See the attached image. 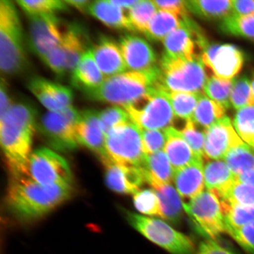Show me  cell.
Returning <instances> with one entry per match:
<instances>
[{
    "label": "cell",
    "instance_id": "4316f807",
    "mask_svg": "<svg viewBox=\"0 0 254 254\" xmlns=\"http://www.w3.org/2000/svg\"><path fill=\"white\" fill-rule=\"evenodd\" d=\"M88 11L108 27L117 30L134 31L124 9L114 5L110 1H92Z\"/></svg>",
    "mask_w": 254,
    "mask_h": 254
},
{
    "label": "cell",
    "instance_id": "83f0119b",
    "mask_svg": "<svg viewBox=\"0 0 254 254\" xmlns=\"http://www.w3.org/2000/svg\"><path fill=\"white\" fill-rule=\"evenodd\" d=\"M160 201L162 218L178 225L182 220L184 204L176 189L171 184L154 190Z\"/></svg>",
    "mask_w": 254,
    "mask_h": 254
},
{
    "label": "cell",
    "instance_id": "ac0fdd59",
    "mask_svg": "<svg viewBox=\"0 0 254 254\" xmlns=\"http://www.w3.org/2000/svg\"><path fill=\"white\" fill-rule=\"evenodd\" d=\"M28 89L49 111H59L72 106L70 88L41 77L32 78Z\"/></svg>",
    "mask_w": 254,
    "mask_h": 254
},
{
    "label": "cell",
    "instance_id": "1f68e13d",
    "mask_svg": "<svg viewBox=\"0 0 254 254\" xmlns=\"http://www.w3.org/2000/svg\"><path fill=\"white\" fill-rule=\"evenodd\" d=\"M224 159L233 173L239 176L254 169V148L244 142L232 148Z\"/></svg>",
    "mask_w": 254,
    "mask_h": 254
},
{
    "label": "cell",
    "instance_id": "d6986e66",
    "mask_svg": "<svg viewBox=\"0 0 254 254\" xmlns=\"http://www.w3.org/2000/svg\"><path fill=\"white\" fill-rule=\"evenodd\" d=\"M106 167L105 181L106 185L113 191L129 194L139 191L145 183L141 168L122 166L108 160L103 163Z\"/></svg>",
    "mask_w": 254,
    "mask_h": 254
},
{
    "label": "cell",
    "instance_id": "836d02e7",
    "mask_svg": "<svg viewBox=\"0 0 254 254\" xmlns=\"http://www.w3.org/2000/svg\"><path fill=\"white\" fill-rule=\"evenodd\" d=\"M202 93L166 91L175 116L186 121L192 120L193 113Z\"/></svg>",
    "mask_w": 254,
    "mask_h": 254
},
{
    "label": "cell",
    "instance_id": "e575fe53",
    "mask_svg": "<svg viewBox=\"0 0 254 254\" xmlns=\"http://www.w3.org/2000/svg\"><path fill=\"white\" fill-rule=\"evenodd\" d=\"M220 28L225 34L254 40V14L231 15L221 21Z\"/></svg>",
    "mask_w": 254,
    "mask_h": 254
},
{
    "label": "cell",
    "instance_id": "f5cc1de1",
    "mask_svg": "<svg viewBox=\"0 0 254 254\" xmlns=\"http://www.w3.org/2000/svg\"><path fill=\"white\" fill-rule=\"evenodd\" d=\"M110 2L117 7L122 9H128L134 7L137 4L139 0H131V1H121V0H110Z\"/></svg>",
    "mask_w": 254,
    "mask_h": 254
},
{
    "label": "cell",
    "instance_id": "8fae6325",
    "mask_svg": "<svg viewBox=\"0 0 254 254\" xmlns=\"http://www.w3.org/2000/svg\"><path fill=\"white\" fill-rule=\"evenodd\" d=\"M27 177L43 186H71L72 174L64 158L49 148L38 149L31 153Z\"/></svg>",
    "mask_w": 254,
    "mask_h": 254
},
{
    "label": "cell",
    "instance_id": "d590c367",
    "mask_svg": "<svg viewBox=\"0 0 254 254\" xmlns=\"http://www.w3.org/2000/svg\"><path fill=\"white\" fill-rule=\"evenodd\" d=\"M233 85V79L227 80L212 75L206 82L204 93L225 109H228L231 106L230 95Z\"/></svg>",
    "mask_w": 254,
    "mask_h": 254
},
{
    "label": "cell",
    "instance_id": "8992f818",
    "mask_svg": "<svg viewBox=\"0 0 254 254\" xmlns=\"http://www.w3.org/2000/svg\"><path fill=\"white\" fill-rule=\"evenodd\" d=\"M140 129L165 130L173 125L175 114L166 91L151 87L135 103L124 108Z\"/></svg>",
    "mask_w": 254,
    "mask_h": 254
},
{
    "label": "cell",
    "instance_id": "52a82bcc",
    "mask_svg": "<svg viewBox=\"0 0 254 254\" xmlns=\"http://www.w3.org/2000/svg\"><path fill=\"white\" fill-rule=\"evenodd\" d=\"M106 148L110 160L122 166L141 168L147 156L141 130L132 121L117 126L108 133Z\"/></svg>",
    "mask_w": 254,
    "mask_h": 254
},
{
    "label": "cell",
    "instance_id": "6da1fadb",
    "mask_svg": "<svg viewBox=\"0 0 254 254\" xmlns=\"http://www.w3.org/2000/svg\"><path fill=\"white\" fill-rule=\"evenodd\" d=\"M36 125V110L26 103L12 104L0 116V140L12 177L27 176Z\"/></svg>",
    "mask_w": 254,
    "mask_h": 254
},
{
    "label": "cell",
    "instance_id": "44dd1931",
    "mask_svg": "<svg viewBox=\"0 0 254 254\" xmlns=\"http://www.w3.org/2000/svg\"><path fill=\"white\" fill-rule=\"evenodd\" d=\"M198 158L186 167L174 171V181L177 190L184 198L192 199L204 189V161Z\"/></svg>",
    "mask_w": 254,
    "mask_h": 254
},
{
    "label": "cell",
    "instance_id": "ab89813d",
    "mask_svg": "<svg viewBox=\"0 0 254 254\" xmlns=\"http://www.w3.org/2000/svg\"><path fill=\"white\" fill-rule=\"evenodd\" d=\"M16 2L28 16L56 14L65 10L68 6L64 1L60 0H20Z\"/></svg>",
    "mask_w": 254,
    "mask_h": 254
},
{
    "label": "cell",
    "instance_id": "ee69618b",
    "mask_svg": "<svg viewBox=\"0 0 254 254\" xmlns=\"http://www.w3.org/2000/svg\"><path fill=\"white\" fill-rule=\"evenodd\" d=\"M99 118L106 136L117 126L131 121L127 111L117 106L101 111Z\"/></svg>",
    "mask_w": 254,
    "mask_h": 254
},
{
    "label": "cell",
    "instance_id": "f35d334b",
    "mask_svg": "<svg viewBox=\"0 0 254 254\" xmlns=\"http://www.w3.org/2000/svg\"><path fill=\"white\" fill-rule=\"evenodd\" d=\"M234 126L241 139L254 148V106L238 110Z\"/></svg>",
    "mask_w": 254,
    "mask_h": 254
},
{
    "label": "cell",
    "instance_id": "60d3db41",
    "mask_svg": "<svg viewBox=\"0 0 254 254\" xmlns=\"http://www.w3.org/2000/svg\"><path fill=\"white\" fill-rule=\"evenodd\" d=\"M220 198L235 204L254 206V186L237 180Z\"/></svg>",
    "mask_w": 254,
    "mask_h": 254
},
{
    "label": "cell",
    "instance_id": "ba28073f",
    "mask_svg": "<svg viewBox=\"0 0 254 254\" xmlns=\"http://www.w3.org/2000/svg\"><path fill=\"white\" fill-rule=\"evenodd\" d=\"M184 209L192 222L193 228L208 240H215L226 233L225 216L221 199L214 193L206 190L189 202Z\"/></svg>",
    "mask_w": 254,
    "mask_h": 254
},
{
    "label": "cell",
    "instance_id": "8d00e7d4",
    "mask_svg": "<svg viewBox=\"0 0 254 254\" xmlns=\"http://www.w3.org/2000/svg\"><path fill=\"white\" fill-rule=\"evenodd\" d=\"M157 7L153 1L139 0L137 4L129 9L128 17L133 30L144 33Z\"/></svg>",
    "mask_w": 254,
    "mask_h": 254
},
{
    "label": "cell",
    "instance_id": "ffe728a7",
    "mask_svg": "<svg viewBox=\"0 0 254 254\" xmlns=\"http://www.w3.org/2000/svg\"><path fill=\"white\" fill-rule=\"evenodd\" d=\"M91 49L95 62L106 78L126 70V64L120 46L112 39L102 37Z\"/></svg>",
    "mask_w": 254,
    "mask_h": 254
},
{
    "label": "cell",
    "instance_id": "9a60e30c",
    "mask_svg": "<svg viewBox=\"0 0 254 254\" xmlns=\"http://www.w3.org/2000/svg\"><path fill=\"white\" fill-rule=\"evenodd\" d=\"M119 46L127 68L144 73L151 80L155 77L159 64L154 50L147 41L134 35H126L120 39Z\"/></svg>",
    "mask_w": 254,
    "mask_h": 254
},
{
    "label": "cell",
    "instance_id": "b9f144b4",
    "mask_svg": "<svg viewBox=\"0 0 254 254\" xmlns=\"http://www.w3.org/2000/svg\"><path fill=\"white\" fill-rule=\"evenodd\" d=\"M134 204L141 213L162 218L160 201L154 190H144L136 192L134 194Z\"/></svg>",
    "mask_w": 254,
    "mask_h": 254
},
{
    "label": "cell",
    "instance_id": "4dcf8cb0",
    "mask_svg": "<svg viewBox=\"0 0 254 254\" xmlns=\"http://www.w3.org/2000/svg\"><path fill=\"white\" fill-rule=\"evenodd\" d=\"M225 116V108L203 93L196 105L192 120L206 130Z\"/></svg>",
    "mask_w": 254,
    "mask_h": 254
},
{
    "label": "cell",
    "instance_id": "bcb514c9",
    "mask_svg": "<svg viewBox=\"0 0 254 254\" xmlns=\"http://www.w3.org/2000/svg\"><path fill=\"white\" fill-rule=\"evenodd\" d=\"M246 251L248 254H254V220L227 233Z\"/></svg>",
    "mask_w": 254,
    "mask_h": 254
},
{
    "label": "cell",
    "instance_id": "d4e9b609",
    "mask_svg": "<svg viewBox=\"0 0 254 254\" xmlns=\"http://www.w3.org/2000/svg\"><path fill=\"white\" fill-rule=\"evenodd\" d=\"M164 131L167 135L164 150L174 171L188 166L198 158H204L193 153L179 130L171 127Z\"/></svg>",
    "mask_w": 254,
    "mask_h": 254
},
{
    "label": "cell",
    "instance_id": "4fadbf2b",
    "mask_svg": "<svg viewBox=\"0 0 254 254\" xmlns=\"http://www.w3.org/2000/svg\"><path fill=\"white\" fill-rule=\"evenodd\" d=\"M68 25L56 14L29 16L28 44L33 52L43 60L62 42Z\"/></svg>",
    "mask_w": 254,
    "mask_h": 254
},
{
    "label": "cell",
    "instance_id": "f1b7e54d",
    "mask_svg": "<svg viewBox=\"0 0 254 254\" xmlns=\"http://www.w3.org/2000/svg\"><path fill=\"white\" fill-rule=\"evenodd\" d=\"M189 11L199 18L209 20H224L233 15L232 1H186Z\"/></svg>",
    "mask_w": 254,
    "mask_h": 254
},
{
    "label": "cell",
    "instance_id": "3957f363",
    "mask_svg": "<svg viewBox=\"0 0 254 254\" xmlns=\"http://www.w3.org/2000/svg\"><path fill=\"white\" fill-rule=\"evenodd\" d=\"M27 66L23 27L14 2L0 1V67L8 75L20 74Z\"/></svg>",
    "mask_w": 254,
    "mask_h": 254
},
{
    "label": "cell",
    "instance_id": "f6af8a7d",
    "mask_svg": "<svg viewBox=\"0 0 254 254\" xmlns=\"http://www.w3.org/2000/svg\"><path fill=\"white\" fill-rule=\"evenodd\" d=\"M140 130L143 147L146 154L155 153L165 147L167 135L164 130Z\"/></svg>",
    "mask_w": 254,
    "mask_h": 254
},
{
    "label": "cell",
    "instance_id": "277c9868",
    "mask_svg": "<svg viewBox=\"0 0 254 254\" xmlns=\"http://www.w3.org/2000/svg\"><path fill=\"white\" fill-rule=\"evenodd\" d=\"M204 65L200 59L187 61L164 53L152 87L167 92L203 93L208 78Z\"/></svg>",
    "mask_w": 254,
    "mask_h": 254
},
{
    "label": "cell",
    "instance_id": "f907efd6",
    "mask_svg": "<svg viewBox=\"0 0 254 254\" xmlns=\"http://www.w3.org/2000/svg\"><path fill=\"white\" fill-rule=\"evenodd\" d=\"M7 90L5 81L1 79L0 87V116L4 114L12 104Z\"/></svg>",
    "mask_w": 254,
    "mask_h": 254
},
{
    "label": "cell",
    "instance_id": "681fc988",
    "mask_svg": "<svg viewBox=\"0 0 254 254\" xmlns=\"http://www.w3.org/2000/svg\"><path fill=\"white\" fill-rule=\"evenodd\" d=\"M233 15L246 16L254 14V0H233Z\"/></svg>",
    "mask_w": 254,
    "mask_h": 254
},
{
    "label": "cell",
    "instance_id": "9c48e42d",
    "mask_svg": "<svg viewBox=\"0 0 254 254\" xmlns=\"http://www.w3.org/2000/svg\"><path fill=\"white\" fill-rule=\"evenodd\" d=\"M129 224L143 236L172 254H191L195 246L190 238L156 218L128 213Z\"/></svg>",
    "mask_w": 254,
    "mask_h": 254
},
{
    "label": "cell",
    "instance_id": "db71d44e",
    "mask_svg": "<svg viewBox=\"0 0 254 254\" xmlns=\"http://www.w3.org/2000/svg\"><path fill=\"white\" fill-rule=\"evenodd\" d=\"M251 82H252V87L253 91V93L254 94V74L253 75L252 80L251 81Z\"/></svg>",
    "mask_w": 254,
    "mask_h": 254
},
{
    "label": "cell",
    "instance_id": "cb8c5ba5",
    "mask_svg": "<svg viewBox=\"0 0 254 254\" xmlns=\"http://www.w3.org/2000/svg\"><path fill=\"white\" fill-rule=\"evenodd\" d=\"M144 173L145 183L157 190L171 184L174 179V170L166 152L160 151L147 154L141 167Z\"/></svg>",
    "mask_w": 254,
    "mask_h": 254
},
{
    "label": "cell",
    "instance_id": "7402d4cb",
    "mask_svg": "<svg viewBox=\"0 0 254 254\" xmlns=\"http://www.w3.org/2000/svg\"><path fill=\"white\" fill-rule=\"evenodd\" d=\"M85 31L77 24H68L62 42L59 44L65 60L66 74L74 70L87 49Z\"/></svg>",
    "mask_w": 254,
    "mask_h": 254
},
{
    "label": "cell",
    "instance_id": "2e32d148",
    "mask_svg": "<svg viewBox=\"0 0 254 254\" xmlns=\"http://www.w3.org/2000/svg\"><path fill=\"white\" fill-rule=\"evenodd\" d=\"M205 160L224 158L232 148L244 143L232 125L230 119L227 116L205 130Z\"/></svg>",
    "mask_w": 254,
    "mask_h": 254
},
{
    "label": "cell",
    "instance_id": "816d5d0a",
    "mask_svg": "<svg viewBox=\"0 0 254 254\" xmlns=\"http://www.w3.org/2000/svg\"><path fill=\"white\" fill-rule=\"evenodd\" d=\"M64 1L68 5L71 6L81 12L88 11L89 6L92 2L88 0H65Z\"/></svg>",
    "mask_w": 254,
    "mask_h": 254
},
{
    "label": "cell",
    "instance_id": "d6a6232c",
    "mask_svg": "<svg viewBox=\"0 0 254 254\" xmlns=\"http://www.w3.org/2000/svg\"><path fill=\"white\" fill-rule=\"evenodd\" d=\"M226 233L254 220V206L243 205L222 200Z\"/></svg>",
    "mask_w": 254,
    "mask_h": 254
},
{
    "label": "cell",
    "instance_id": "f546056e",
    "mask_svg": "<svg viewBox=\"0 0 254 254\" xmlns=\"http://www.w3.org/2000/svg\"><path fill=\"white\" fill-rule=\"evenodd\" d=\"M182 24V19L171 12L159 10L152 18L144 34L152 41H163Z\"/></svg>",
    "mask_w": 254,
    "mask_h": 254
},
{
    "label": "cell",
    "instance_id": "7c38bea8",
    "mask_svg": "<svg viewBox=\"0 0 254 254\" xmlns=\"http://www.w3.org/2000/svg\"><path fill=\"white\" fill-rule=\"evenodd\" d=\"M163 41L164 54L187 61L201 60L202 54L209 44L201 28L190 17L182 19L180 27Z\"/></svg>",
    "mask_w": 254,
    "mask_h": 254
},
{
    "label": "cell",
    "instance_id": "484cf974",
    "mask_svg": "<svg viewBox=\"0 0 254 254\" xmlns=\"http://www.w3.org/2000/svg\"><path fill=\"white\" fill-rule=\"evenodd\" d=\"M204 176L208 190L219 198L237 181L236 175L225 161L220 160L207 162L204 166Z\"/></svg>",
    "mask_w": 254,
    "mask_h": 254
},
{
    "label": "cell",
    "instance_id": "7bdbcfd3",
    "mask_svg": "<svg viewBox=\"0 0 254 254\" xmlns=\"http://www.w3.org/2000/svg\"><path fill=\"white\" fill-rule=\"evenodd\" d=\"M180 132L192 149L193 153L196 156L205 159V132L198 129L197 127H196V124L192 120L186 121V125Z\"/></svg>",
    "mask_w": 254,
    "mask_h": 254
},
{
    "label": "cell",
    "instance_id": "7a4b0ae2",
    "mask_svg": "<svg viewBox=\"0 0 254 254\" xmlns=\"http://www.w3.org/2000/svg\"><path fill=\"white\" fill-rule=\"evenodd\" d=\"M71 190V186L41 185L27 176L12 177L7 204L9 211L19 220L34 221L68 199Z\"/></svg>",
    "mask_w": 254,
    "mask_h": 254
},
{
    "label": "cell",
    "instance_id": "5bb4252c",
    "mask_svg": "<svg viewBox=\"0 0 254 254\" xmlns=\"http://www.w3.org/2000/svg\"><path fill=\"white\" fill-rule=\"evenodd\" d=\"M203 64L210 69L214 76L231 80L242 69L244 54L230 44H209L201 55Z\"/></svg>",
    "mask_w": 254,
    "mask_h": 254
},
{
    "label": "cell",
    "instance_id": "7dc6e473",
    "mask_svg": "<svg viewBox=\"0 0 254 254\" xmlns=\"http://www.w3.org/2000/svg\"><path fill=\"white\" fill-rule=\"evenodd\" d=\"M160 10L171 12L182 18L189 17V9L186 1L174 0V1H153Z\"/></svg>",
    "mask_w": 254,
    "mask_h": 254
},
{
    "label": "cell",
    "instance_id": "5b68a950",
    "mask_svg": "<svg viewBox=\"0 0 254 254\" xmlns=\"http://www.w3.org/2000/svg\"><path fill=\"white\" fill-rule=\"evenodd\" d=\"M151 84L147 74L132 71L106 78L100 86L84 94L88 99L125 108L147 94Z\"/></svg>",
    "mask_w": 254,
    "mask_h": 254
},
{
    "label": "cell",
    "instance_id": "74e56055",
    "mask_svg": "<svg viewBox=\"0 0 254 254\" xmlns=\"http://www.w3.org/2000/svg\"><path fill=\"white\" fill-rule=\"evenodd\" d=\"M230 103L231 106L237 110L254 106V94L252 82L246 76L233 79Z\"/></svg>",
    "mask_w": 254,
    "mask_h": 254
},
{
    "label": "cell",
    "instance_id": "e0dca14e",
    "mask_svg": "<svg viewBox=\"0 0 254 254\" xmlns=\"http://www.w3.org/2000/svg\"><path fill=\"white\" fill-rule=\"evenodd\" d=\"M79 144L85 146L100 157L104 163L109 160L106 148V135L99 118V112L87 110L79 112L75 125Z\"/></svg>",
    "mask_w": 254,
    "mask_h": 254
},
{
    "label": "cell",
    "instance_id": "c3c4849f",
    "mask_svg": "<svg viewBox=\"0 0 254 254\" xmlns=\"http://www.w3.org/2000/svg\"><path fill=\"white\" fill-rule=\"evenodd\" d=\"M193 254H237L230 248L219 244L215 240H208L200 244L198 249Z\"/></svg>",
    "mask_w": 254,
    "mask_h": 254
},
{
    "label": "cell",
    "instance_id": "30bf717a",
    "mask_svg": "<svg viewBox=\"0 0 254 254\" xmlns=\"http://www.w3.org/2000/svg\"><path fill=\"white\" fill-rule=\"evenodd\" d=\"M79 112L72 106L59 111H48L41 118L40 131L57 151H71L77 147L75 125Z\"/></svg>",
    "mask_w": 254,
    "mask_h": 254
},
{
    "label": "cell",
    "instance_id": "603a6c76",
    "mask_svg": "<svg viewBox=\"0 0 254 254\" xmlns=\"http://www.w3.org/2000/svg\"><path fill=\"white\" fill-rule=\"evenodd\" d=\"M105 79L89 49L71 73L72 84L84 93L100 86Z\"/></svg>",
    "mask_w": 254,
    "mask_h": 254
}]
</instances>
